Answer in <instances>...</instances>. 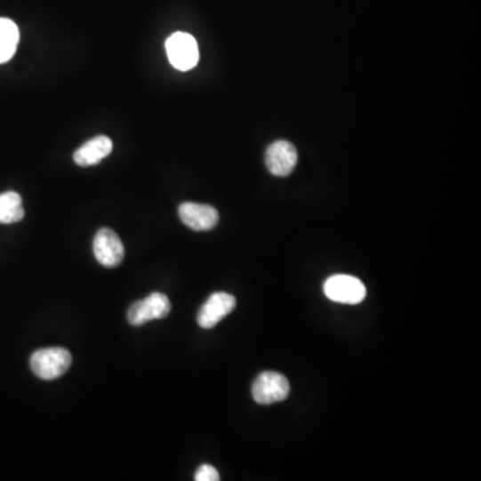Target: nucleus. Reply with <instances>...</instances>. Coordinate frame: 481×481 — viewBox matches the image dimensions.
<instances>
[{"label": "nucleus", "instance_id": "f8f14e48", "mask_svg": "<svg viewBox=\"0 0 481 481\" xmlns=\"http://www.w3.org/2000/svg\"><path fill=\"white\" fill-rule=\"evenodd\" d=\"M25 217L22 196L15 191L0 194V223L20 222Z\"/></svg>", "mask_w": 481, "mask_h": 481}, {"label": "nucleus", "instance_id": "f257e3e1", "mask_svg": "<svg viewBox=\"0 0 481 481\" xmlns=\"http://www.w3.org/2000/svg\"><path fill=\"white\" fill-rule=\"evenodd\" d=\"M73 363L71 353L65 348H44L31 356L34 374L42 380H55L63 376Z\"/></svg>", "mask_w": 481, "mask_h": 481}, {"label": "nucleus", "instance_id": "423d86ee", "mask_svg": "<svg viewBox=\"0 0 481 481\" xmlns=\"http://www.w3.org/2000/svg\"><path fill=\"white\" fill-rule=\"evenodd\" d=\"M95 259L106 268H116L122 264L124 257V244L111 228H103L95 234L92 243Z\"/></svg>", "mask_w": 481, "mask_h": 481}, {"label": "nucleus", "instance_id": "1a4fd4ad", "mask_svg": "<svg viewBox=\"0 0 481 481\" xmlns=\"http://www.w3.org/2000/svg\"><path fill=\"white\" fill-rule=\"evenodd\" d=\"M236 304V299L231 294L222 292L212 294L196 316L198 325L204 329L214 328L220 321L233 312Z\"/></svg>", "mask_w": 481, "mask_h": 481}, {"label": "nucleus", "instance_id": "ddd939ff", "mask_svg": "<svg viewBox=\"0 0 481 481\" xmlns=\"http://www.w3.org/2000/svg\"><path fill=\"white\" fill-rule=\"evenodd\" d=\"M194 478L196 481H218L220 477V473H218V470L214 467L209 464H204L198 468Z\"/></svg>", "mask_w": 481, "mask_h": 481}, {"label": "nucleus", "instance_id": "0eeeda50", "mask_svg": "<svg viewBox=\"0 0 481 481\" xmlns=\"http://www.w3.org/2000/svg\"><path fill=\"white\" fill-rule=\"evenodd\" d=\"M297 161V148L289 140H276L265 154L268 170L276 177H288L296 167Z\"/></svg>", "mask_w": 481, "mask_h": 481}, {"label": "nucleus", "instance_id": "9b49d317", "mask_svg": "<svg viewBox=\"0 0 481 481\" xmlns=\"http://www.w3.org/2000/svg\"><path fill=\"white\" fill-rule=\"evenodd\" d=\"M20 44V28L12 20H0V63H6L14 57Z\"/></svg>", "mask_w": 481, "mask_h": 481}, {"label": "nucleus", "instance_id": "f03ea898", "mask_svg": "<svg viewBox=\"0 0 481 481\" xmlns=\"http://www.w3.org/2000/svg\"><path fill=\"white\" fill-rule=\"evenodd\" d=\"M324 293L332 301L356 305L365 299L366 288L358 278L347 275H336L325 281Z\"/></svg>", "mask_w": 481, "mask_h": 481}, {"label": "nucleus", "instance_id": "6e6552de", "mask_svg": "<svg viewBox=\"0 0 481 481\" xmlns=\"http://www.w3.org/2000/svg\"><path fill=\"white\" fill-rule=\"evenodd\" d=\"M178 214L188 228L196 231L212 230L220 220V214L214 207L210 204H194V202H185L180 204L178 207Z\"/></svg>", "mask_w": 481, "mask_h": 481}, {"label": "nucleus", "instance_id": "9d476101", "mask_svg": "<svg viewBox=\"0 0 481 481\" xmlns=\"http://www.w3.org/2000/svg\"><path fill=\"white\" fill-rule=\"evenodd\" d=\"M113 151V140L106 135H98L87 140L74 153V161L79 166H94Z\"/></svg>", "mask_w": 481, "mask_h": 481}, {"label": "nucleus", "instance_id": "7ed1b4c3", "mask_svg": "<svg viewBox=\"0 0 481 481\" xmlns=\"http://www.w3.org/2000/svg\"><path fill=\"white\" fill-rule=\"evenodd\" d=\"M166 52L170 63L180 71L191 70L199 60L198 44L190 34H172L166 41Z\"/></svg>", "mask_w": 481, "mask_h": 481}, {"label": "nucleus", "instance_id": "20e7f679", "mask_svg": "<svg viewBox=\"0 0 481 481\" xmlns=\"http://www.w3.org/2000/svg\"><path fill=\"white\" fill-rule=\"evenodd\" d=\"M291 392V385L284 374L277 372H264L254 381L252 393L256 403L261 405L280 403L285 400Z\"/></svg>", "mask_w": 481, "mask_h": 481}, {"label": "nucleus", "instance_id": "39448f33", "mask_svg": "<svg viewBox=\"0 0 481 481\" xmlns=\"http://www.w3.org/2000/svg\"><path fill=\"white\" fill-rule=\"evenodd\" d=\"M172 310L169 299L162 293H151L148 299L134 302L127 312V321L132 326H142L151 320H161Z\"/></svg>", "mask_w": 481, "mask_h": 481}]
</instances>
